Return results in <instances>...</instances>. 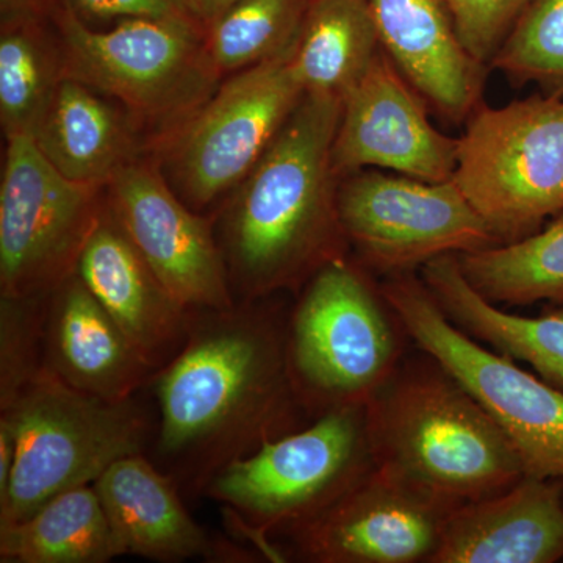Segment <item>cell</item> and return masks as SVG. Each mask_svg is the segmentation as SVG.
<instances>
[{
	"instance_id": "27",
	"label": "cell",
	"mask_w": 563,
	"mask_h": 563,
	"mask_svg": "<svg viewBox=\"0 0 563 563\" xmlns=\"http://www.w3.org/2000/svg\"><path fill=\"white\" fill-rule=\"evenodd\" d=\"M309 0H239L207 25L214 69L239 73L290 51Z\"/></svg>"
},
{
	"instance_id": "28",
	"label": "cell",
	"mask_w": 563,
	"mask_h": 563,
	"mask_svg": "<svg viewBox=\"0 0 563 563\" xmlns=\"http://www.w3.org/2000/svg\"><path fill=\"white\" fill-rule=\"evenodd\" d=\"M490 66L515 84L563 96V0H532Z\"/></svg>"
},
{
	"instance_id": "9",
	"label": "cell",
	"mask_w": 563,
	"mask_h": 563,
	"mask_svg": "<svg viewBox=\"0 0 563 563\" xmlns=\"http://www.w3.org/2000/svg\"><path fill=\"white\" fill-rule=\"evenodd\" d=\"M407 335L503 429L533 477H563V390L481 346L444 314L424 280L391 274L380 285Z\"/></svg>"
},
{
	"instance_id": "8",
	"label": "cell",
	"mask_w": 563,
	"mask_h": 563,
	"mask_svg": "<svg viewBox=\"0 0 563 563\" xmlns=\"http://www.w3.org/2000/svg\"><path fill=\"white\" fill-rule=\"evenodd\" d=\"M453 181L499 243L539 232L563 211V96L479 103L457 139Z\"/></svg>"
},
{
	"instance_id": "14",
	"label": "cell",
	"mask_w": 563,
	"mask_h": 563,
	"mask_svg": "<svg viewBox=\"0 0 563 563\" xmlns=\"http://www.w3.org/2000/svg\"><path fill=\"white\" fill-rule=\"evenodd\" d=\"M453 510L374 466L290 536L309 562H432Z\"/></svg>"
},
{
	"instance_id": "21",
	"label": "cell",
	"mask_w": 563,
	"mask_h": 563,
	"mask_svg": "<svg viewBox=\"0 0 563 563\" xmlns=\"http://www.w3.org/2000/svg\"><path fill=\"white\" fill-rule=\"evenodd\" d=\"M422 280L451 321L499 354L528 363L533 372L563 390V306L540 317H520L483 298L463 276L457 255L433 258L421 268Z\"/></svg>"
},
{
	"instance_id": "30",
	"label": "cell",
	"mask_w": 563,
	"mask_h": 563,
	"mask_svg": "<svg viewBox=\"0 0 563 563\" xmlns=\"http://www.w3.org/2000/svg\"><path fill=\"white\" fill-rule=\"evenodd\" d=\"M532 0H446L459 36L477 62L490 66Z\"/></svg>"
},
{
	"instance_id": "25",
	"label": "cell",
	"mask_w": 563,
	"mask_h": 563,
	"mask_svg": "<svg viewBox=\"0 0 563 563\" xmlns=\"http://www.w3.org/2000/svg\"><path fill=\"white\" fill-rule=\"evenodd\" d=\"M465 279L495 306H563V211L512 243L457 255Z\"/></svg>"
},
{
	"instance_id": "34",
	"label": "cell",
	"mask_w": 563,
	"mask_h": 563,
	"mask_svg": "<svg viewBox=\"0 0 563 563\" xmlns=\"http://www.w3.org/2000/svg\"><path fill=\"white\" fill-rule=\"evenodd\" d=\"M236 2H239V0H192V7H195L199 20H201L202 24L207 27L211 21L217 20L220 14L231 9L233 3Z\"/></svg>"
},
{
	"instance_id": "31",
	"label": "cell",
	"mask_w": 563,
	"mask_h": 563,
	"mask_svg": "<svg viewBox=\"0 0 563 563\" xmlns=\"http://www.w3.org/2000/svg\"><path fill=\"white\" fill-rule=\"evenodd\" d=\"M52 7L68 11L84 24L96 29L136 18L201 21L192 0H52Z\"/></svg>"
},
{
	"instance_id": "12",
	"label": "cell",
	"mask_w": 563,
	"mask_h": 563,
	"mask_svg": "<svg viewBox=\"0 0 563 563\" xmlns=\"http://www.w3.org/2000/svg\"><path fill=\"white\" fill-rule=\"evenodd\" d=\"M347 176L336 191L340 225L376 272L412 273L442 255L501 244L453 179L424 181L363 169Z\"/></svg>"
},
{
	"instance_id": "22",
	"label": "cell",
	"mask_w": 563,
	"mask_h": 563,
	"mask_svg": "<svg viewBox=\"0 0 563 563\" xmlns=\"http://www.w3.org/2000/svg\"><path fill=\"white\" fill-rule=\"evenodd\" d=\"M107 98L84 81L63 77L35 136L63 176L103 188L135 158L131 120Z\"/></svg>"
},
{
	"instance_id": "26",
	"label": "cell",
	"mask_w": 563,
	"mask_h": 563,
	"mask_svg": "<svg viewBox=\"0 0 563 563\" xmlns=\"http://www.w3.org/2000/svg\"><path fill=\"white\" fill-rule=\"evenodd\" d=\"M40 20H2L0 122L5 139H35L65 77L60 44L47 38Z\"/></svg>"
},
{
	"instance_id": "15",
	"label": "cell",
	"mask_w": 563,
	"mask_h": 563,
	"mask_svg": "<svg viewBox=\"0 0 563 563\" xmlns=\"http://www.w3.org/2000/svg\"><path fill=\"white\" fill-rule=\"evenodd\" d=\"M420 98L380 52L342 96L332 152L336 176L380 168L424 181L453 179L457 140L433 128Z\"/></svg>"
},
{
	"instance_id": "32",
	"label": "cell",
	"mask_w": 563,
	"mask_h": 563,
	"mask_svg": "<svg viewBox=\"0 0 563 563\" xmlns=\"http://www.w3.org/2000/svg\"><path fill=\"white\" fill-rule=\"evenodd\" d=\"M14 457H16V433L10 420L0 417V498L5 496L9 488Z\"/></svg>"
},
{
	"instance_id": "23",
	"label": "cell",
	"mask_w": 563,
	"mask_h": 563,
	"mask_svg": "<svg viewBox=\"0 0 563 563\" xmlns=\"http://www.w3.org/2000/svg\"><path fill=\"white\" fill-rule=\"evenodd\" d=\"M380 52L368 0H309L292 68L303 91L342 98Z\"/></svg>"
},
{
	"instance_id": "17",
	"label": "cell",
	"mask_w": 563,
	"mask_h": 563,
	"mask_svg": "<svg viewBox=\"0 0 563 563\" xmlns=\"http://www.w3.org/2000/svg\"><path fill=\"white\" fill-rule=\"evenodd\" d=\"M380 47L426 102L451 121L481 103L485 65L459 36L446 0H368Z\"/></svg>"
},
{
	"instance_id": "4",
	"label": "cell",
	"mask_w": 563,
	"mask_h": 563,
	"mask_svg": "<svg viewBox=\"0 0 563 563\" xmlns=\"http://www.w3.org/2000/svg\"><path fill=\"white\" fill-rule=\"evenodd\" d=\"M374 466L366 404H350L229 463L202 495L228 507L266 558L280 562L268 537L298 531Z\"/></svg>"
},
{
	"instance_id": "6",
	"label": "cell",
	"mask_w": 563,
	"mask_h": 563,
	"mask_svg": "<svg viewBox=\"0 0 563 563\" xmlns=\"http://www.w3.org/2000/svg\"><path fill=\"white\" fill-rule=\"evenodd\" d=\"M287 318L288 361L307 410L368 404L401 365L398 314L346 257L324 263Z\"/></svg>"
},
{
	"instance_id": "5",
	"label": "cell",
	"mask_w": 563,
	"mask_h": 563,
	"mask_svg": "<svg viewBox=\"0 0 563 563\" xmlns=\"http://www.w3.org/2000/svg\"><path fill=\"white\" fill-rule=\"evenodd\" d=\"M16 457L0 526L18 523L62 493L92 485L114 462L144 454L151 421L135 399L107 401L62 383L46 368L7 409Z\"/></svg>"
},
{
	"instance_id": "29",
	"label": "cell",
	"mask_w": 563,
	"mask_h": 563,
	"mask_svg": "<svg viewBox=\"0 0 563 563\" xmlns=\"http://www.w3.org/2000/svg\"><path fill=\"white\" fill-rule=\"evenodd\" d=\"M46 299L0 296V410L7 409L44 368Z\"/></svg>"
},
{
	"instance_id": "18",
	"label": "cell",
	"mask_w": 563,
	"mask_h": 563,
	"mask_svg": "<svg viewBox=\"0 0 563 563\" xmlns=\"http://www.w3.org/2000/svg\"><path fill=\"white\" fill-rule=\"evenodd\" d=\"M43 363L69 387L114 402L132 399L155 374L77 273L47 296Z\"/></svg>"
},
{
	"instance_id": "3",
	"label": "cell",
	"mask_w": 563,
	"mask_h": 563,
	"mask_svg": "<svg viewBox=\"0 0 563 563\" xmlns=\"http://www.w3.org/2000/svg\"><path fill=\"white\" fill-rule=\"evenodd\" d=\"M366 412L377 468L453 509L526 476L503 429L432 357L401 363Z\"/></svg>"
},
{
	"instance_id": "11",
	"label": "cell",
	"mask_w": 563,
	"mask_h": 563,
	"mask_svg": "<svg viewBox=\"0 0 563 563\" xmlns=\"http://www.w3.org/2000/svg\"><path fill=\"white\" fill-rule=\"evenodd\" d=\"M98 185L55 169L32 136L7 139L0 184V296L47 298L77 272L103 207Z\"/></svg>"
},
{
	"instance_id": "16",
	"label": "cell",
	"mask_w": 563,
	"mask_h": 563,
	"mask_svg": "<svg viewBox=\"0 0 563 563\" xmlns=\"http://www.w3.org/2000/svg\"><path fill=\"white\" fill-rule=\"evenodd\" d=\"M76 273L155 373L179 354L192 310L166 290L107 203L81 250Z\"/></svg>"
},
{
	"instance_id": "10",
	"label": "cell",
	"mask_w": 563,
	"mask_h": 563,
	"mask_svg": "<svg viewBox=\"0 0 563 563\" xmlns=\"http://www.w3.org/2000/svg\"><path fill=\"white\" fill-rule=\"evenodd\" d=\"M292 51L239 70L166 139V165L191 209L240 187L301 102Z\"/></svg>"
},
{
	"instance_id": "2",
	"label": "cell",
	"mask_w": 563,
	"mask_h": 563,
	"mask_svg": "<svg viewBox=\"0 0 563 563\" xmlns=\"http://www.w3.org/2000/svg\"><path fill=\"white\" fill-rule=\"evenodd\" d=\"M342 98L306 92L228 207L221 251L235 302L298 290L346 244L332 152Z\"/></svg>"
},
{
	"instance_id": "13",
	"label": "cell",
	"mask_w": 563,
	"mask_h": 563,
	"mask_svg": "<svg viewBox=\"0 0 563 563\" xmlns=\"http://www.w3.org/2000/svg\"><path fill=\"white\" fill-rule=\"evenodd\" d=\"M106 188L111 217L181 306L190 310L235 306L210 220L195 213L155 166L133 158Z\"/></svg>"
},
{
	"instance_id": "1",
	"label": "cell",
	"mask_w": 563,
	"mask_h": 563,
	"mask_svg": "<svg viewBox=\"0 0 563 563\" xmlns=\"http://www.w3.org/2000/svg\"><path fill=\"white\" fill-rule=\"evenodd\" d=\"M261 301L192 310L179 354L152 376L155 465L202 495L214 474L296 431L307 409L292 377L287 320Z\"/></svg>"
},
{
	"instance_id": "24",
	"label": "cell",
	"mask_w": 563,
	"mask_h": 563,
	"mask_svg": "<svg viewBox=\"0 0 563 563\" xmlns=\"http://www.w3.org/2000/svg\"><path fill=\"white\" fill-rule=\"evenodd\" d=\"M122 555L95 485L62 493L0 526L2 563H107Z\"/></svg>"
},
{
	"instance_id": "33",
	"label": "cell",
	"mask_w": 563,
	"mask_h": 563,
	"mask_svg": "<svg viewBox=\"0 0 563 563\" xmlns=\"http://www.w3.org/2000/svg\"><path fill=\"white\" fill-rule=\"evenodd\" d=\"M2 20L43 18L52 11V0H0Z\"/></svg>"
},
{
	"instance_id": "7",
	"label": "cell",
	"mask_w": 563,
	"mask_h": 563,
	"mask_svg": "<svg viewBox=\"0 0 563 563\" xmlns=\"http://www.w3.org/2000/svg\"><path fill=\"white\" fill-rule=\"evenodd\" d=\"M65 76L122 103L132 117L179 124L213 95L220 73L206 25L176 18H136L90 27L52 7Z\"/></svg>"
},
{
	"instance_id": "20",
	"label": "cell",
	"mask_w": 563,
	"mask_h": 563,
	"mask_svg": "<svg viewBox=\"0 0 563 563\" xmlns=\"http://www.w3.org/2000/svg\"><path fill=\"white\" fill-rule=\"evenodd\" d=\"M92 485L122 555L157 562L243 561L247 555L196 523L179 485L144 454L114 462Z\"/></svg>"
},
{
	"instance_id": "19",
	"label": "cell",
	"mask_w": 563,
	"mask_h": 563,
	"mask_svg": "<svg viewBox=\"0 0 563 563\" xmlns=\"http://www.w3.org/2000/svg\"><path fill=\"white\" fill-rule=\"evenodd\" d=\"M563 559V477L526 476L459 506L432 563H553Z\"/></svg>"
}]
</instances>
